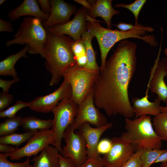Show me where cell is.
<instances>
[{
    "label": "cell",
    "instance_id": "7a4b0ae2",
    "mask_svg": "<svg viewBox=\"0 0 167 167\" xmlns=\"http://www.w3.org/2000/svg\"><path fill=\"white\" fill-rule=\"evenodd\" d=\"M86 26L87 30L96 37L101 52V63L100 71L104 69L107 54L112 47L117 42L124 39L135 38L141 40L151 46L155 47L158 42L153 35L148 34L147 32H152L154 29L149 26L141 24L126 32L112 30L102 27L99 21L87 15Z\"/></svg>",
    "mask_w": 167,
    "mask_h": 167
},
{
    "label": "cell",
    "instance_id": "e0dca14e",
    "mask_svg": "<svg viewBox=\"0 0 167 167\" xmlns=\"http://www.w3.org/2000/svg\"><path fill=\"white\" fill-rule=\"evenodd\" d=\"M39 4L36 0H24L20 5L10 11L7 16L11 21L13 22L21 16H29L39 19L43 23L48 19L49 14L43 12Z\"/></svg>",
    "mask_w": 167,
    "mask_h": 167
},
{
    "label": "cell",
    "instance_id": "484cf974",
    "mask_svg": "<svg viewBox=\"0 0 167 167\" xmlns=\"http://www.w3.org/2000/svg\"><path fill=\"white\" fill-rule=\"evenodd\" d=\"M22 120L19 116L5 119L0 123V135L1 136L14 133L21 126Z\"/></svg>",
    "mask_w": 167,
    "mask_h": 167
},
{
    "label": "cell",
    "instance_id": "7402d4cb",
    "mask_svg": "<svg viewBox=\"0 0 167 167\" xmlns=\"http://www.w3.org/2000/svg\"><path fill=\"white\" fill-rule=\"evenodd\" d=\"M94 37L89 31H87L82 35L81 39L85 45L87 63L84 67L89 70L100 72V67L96 62L95 53L92 47V41Z\"/></svg>",
    "mask_w": 167,
    "mask_h": 167
},
{
    "label": "cell",
    "instance_id": "83f0119b",
    "mask_svg": "<svg viewBox=\"0 0 167 167\" xmlns=\"http://www.w3.org/2000/svg\"><path fill=\"white\" fill-rule=\"evenodd\" d=\"M146 0H135V1L129 4L119 3L114 6L116 7H123L127 9L132 12L134 15L135 19V26L139 25L138 23V16L139 12L146 2Z\"/></svg>",
    "mask_w": 167,
    "mask_h": 167
},
{
    "label": "cell",
    "instance_id": "8992f818",
    "mask_svg": "<svg viewBox=\"0 0 167 167\" xmlns=\"http://www.w3.org/2000/svg\"><path fill=\"white\" fill-rule=\"evenodd\" d=\"M99 73L80 67L77 64L63 73L64 79L71 85V99L78 105L92 90Z\"/></svg>",
    "mask_w": 167,
    "mask_h": 167
},
{
    "label": "cell",
    "instance_id": "d590c367",
    "mask_svg": "<svg viewBox=\"0 0 167 167\" xmlns=\"http://www.w3.org/2000/svg\"><path fill=\"white\" fill-rule=\"evenodd\" d=\"M20 80L19 78L13 79L11 80H5L0 79V87L2 89V92L8 93L9 89L12 85Z\"/></svg>",
    "mask_w": 167,
    "mask_h": 167
},
{
    "label": "cell",
    "instance_id": "44dd1931",
    "mask_svg": "<svg viewBox=\"0 0 167 167\" xmlns=\"http://www.w3.org/2000/svg\"><path fill=\"white\" fill-rule=\"evenodd\" d=\"M29 46L26 44L20 51L15 54H11L0 62V75L12 76L13 79L18 78L15 66L18 60L22 57L27 58Z\"/></svg>",
    "mask_w": 167,
    "mask_h": 167
},
{
    "label": "cell",
    "instance_id": "d6986e66",
    "mask_svg": "<svg viewBox=\"0 0 167 167\" xmlns=\"http://www.w3.org/2000/svg\"><path fill=\"white\" fill-rule=\"evenodd\" d=\"M112 0H97L90 9H88L87 15L92 19L101 17L105 21L107 28L112 29L111 20L113 16L118 15L119 11L114 9L112 5Z\"/></svg>",
    "mask_w": 167,
    "mask_h": 167
},
{
    "label": "cell",
    "instance_id": "4dcf8cb0",
    "mask_svg": "<svg viewBox=\"0 0 167 167\" xmlns=\"http://www.w3.org/2000/svg\"><path fill=\"white\" fill-rule=\"evenodd\" d=\"M143 151L142 150L136 151L122 167H141L142 162L140 156Z\"/></svg>",
    "mask_w": 167,
    "mask_h": 167
},
{
    "label": "cell",
    "instance_id": "bcb514c9",
    "mask_svg": "<svg viewBox=\"0 0 167 167\" xmlns=\"http://www.w3.org/2000/svg\"><path fill=\"white\" fill-rule=\"evenodd\" d=\"M7 0H0V5H1L2 4L5 3Z\"/></svg>",
    "mask_w": 167,
    "mask_h": 167
},
{
    "label": "cell",
    "instance_id": "f1b7e54d",
    "mask_svg": "<svg viewBox=\"0 0 167 167\" xmlns=\"http://www.w3.org/2000/svg\"><path fill=\"white\" fill-rule=\"evenodd\" d=\"M29 102L18 101L13 105L5 110L0 112V118H11L16 116L17 113L21 109L28 107Z\"/></svg>",
    "mask_w": 167,
    "mask_h": 167
},
{
    "label": "cell",
    "instance_id": "e575fe53",
    "mask_svg": "<svg viewBox=\"0 0 167 167\" xmlns=\"http://www.w3.org/2000/svg\"><path fill=\"white\" fill-rule=\"evenodd\" d=\"M13 96L2 92L0 93V112L3 110L13 101Z\"/></svg>",
    "mask_w": 167,
    "mask_h": 167
},
{
    "label": "cell",
    "instance_id": "5b68a950",
    "mask_svg": "<svg viewBox=\"0 0 167 167\" xmlns=\"http://www.w3.org/2000/svg\"><path fill=\"white\" fill-rule=\"evenodd\" d=\"M39 19L32 16L24 18L20 24L14 38L7 41L6 47L13 45L28 44V53L32 54H40L44 58V46L48 32Z\"/></svg>",
    "mask_w": 167,
    "mask_h": 167
},
{
    "label": "cell",
    "instance_id": "9a60e30c",
    "mask_svg": "<svg viewBox=\"0 0 167 167\" xmlns=\"http://www.w3.org/2000/svg\"><path fill=\"white\" fill-rule=\"evenodd\" d=\"M51 10L48 19L43 23L46 29L70 21L71 16L77 11L76 6L62 0H50Z\"/></svg>",
    "mask_w": 167,
    "mask_h": 167
},
{
    "label": "cell",
    "instance_id": "6da1fadb",
    "mask_svg": "<svg viewBox=\"0 0 167 167\" xmlns=\"http://www.w3.org/2000/svg\"><path fill=\"white\" fill-rule=\"evenodd\" d=\"M137 49L135 43L122 41L106 60L94 84L95 105L109 116L120 115L131 118L135 115L128 88L136 69Z\"/></svg>",
    "mask_w": 167,
    "mask_h": 167
},
{
    "label": "cell",
    "instance_id": "ee69618b",
    "mask_svg": "<svg viewBox=\"0 0 167 167\" xmlns=\"http://www.w3.org/2000/svg\"><path fill=\"white\" fill-rule=\"evenodd\" d=\"M166 105L163 107L161 106V112L162 113L167 112V101L166 103Z\"/></svg>",
    "mask_w": 167,
    "mask_h": 167
},
{
    "label": "cell",
    "instance_id": "52a82bcc",
    "mask_svg": "<svg viewBox=\"0 0 167 167\" xmlns=\"http://www.w3.org/2000/svg\"><path fill=\"white\" fill-rule=\"evenodd\" d=\"M78 108V105L72 100L71 97L60 101L52 111L54 118L51 130L55 136V147L58 148L60 154L64 132L69 126L73 125Z\"/></svg>",
    "mask_w": 167,
    "mask_h": 167
},
{
    "label": "cell",
    "instance_id": "f35d334b",
    "mask_svg": "<svg viewBox=\"0 0 167 167\" xmlns=\"http://www.w3.org/2000/svg\"><path fill=\"white\" fill-rule=\"evenodd\" d=\"M38 1L42 11L45 14H49L51 10L50 0H38Z\"/></svg>",
    "mask_w": 167,
    "mask_h": 167
},
{
    "label": "cell",
    "instance_id": "ab89813d",
    "mask_svg": "<svg viewBox=\"0 0 167 167\" xmlns=\"http://www.w3.org/2000/svg\"><path fill=\"white\" fill-rule=\"evenodd\" d=\"M18 148L17 147H14L9 144L0 143V152L1 153L9 155Z\"/></svg>",
    "mask_w": 167,
    "mask_h": 167
},
{
    "label": "cell",
    "instance_id": "d6a6232c",
    "mask_svg": "<svg viewBox=\"0 0 167 167\" xmlns=\"http://www.w3.org/2000/svg\"><path fill=\"white\" fill-rule=\"evenodd\" d=\"M71 47L76 59L82 55L86 54L85 45L82 39L76 41H74Z\"/></svg>",
    "mask_w": 167,
    "mask_h": 167
},
{
    "label": "cell",
    "instance_id": "836d02e7",
    "mask_svg": "<svg viewBox=\"0 0 167 167\" xmlns=\"http://www.w3.org/2000/svg\"><path fill=\"white\" fill-rule=\"evenodd\" d=\"M112 145L111 140L104 138L101 139L98 142L97 147L98 154L104 155L110 150Z\"/></svg>",
    "mask_w": 167,
    "mask_h": 167
},
{
    "label": "cell",
    "instance_id": "60d3db41",
    "mask_svg": "<svg viewBox=\"0 0 167 167\" xmlns=\"http://www.w3.org/2000/svg\"><path fill=\"white\" fill-rule=\"evenodd\" d=\"M120 30L122 32H126L131 30L135 27V25H133L131 24L125 23L122 22H120L117 25H113Z\"/></svg>",
    "mask_w": 167,
    "mask_h": 167
},
{
    "label": "cell",
    "instance_id": "8d00e7d4",
    "mask_svg": "<svg viewBox=\"0 0 167 167\" xmlns=\"http://www.w3.org/2000/svg\"><path fill=\"white\" fill-rule=\"evenodd\" d=\"M13 26V24L10 21L0 19V32H13L15 30Z\"/></svg>",
    "mask_w": 167,
    "mask_h": 167
},
{
    "label": "cell",
    "instance_id": "603a6c76",
    "mask_svg": "<svg viewBox=\"0 0 167 167\" xmlns=\"http://www.w3.org/2000/svg\"><path fill=\"white\" fill-rule=\"evenodd\" d=\"M53 123V120H43L31 116L22 118L21 126L27 131H38L49 129Z\"/></svg>",
    "mask_w": 167,
    "mask_h": 167
},
{
    "label": "cell",
    "instance_id": "9c48e42d",
    "mask_svg": "<svg viewBox=\"0 0 167 167\" xmlns=\"http://www.w3.org/2000/svg\"><path fill=\"white\" fill-rule=\"evenodd\" d=\"M55 136L51 129L39 130L28 139L24 146L9 155L11 160L17 161L24 157L36 156L47 146L51 145L55 147Z\"/></svg>",
    "mask_w": 167,
    "mask_h": 167
},
{
    "label": "cell",
    "instance_id": "ba28073f",
    "mask_svg": "<svg viewBox=\"0 0 167 167\" xmlns=\"http://www.w3.org/2000/svg\"><path fill=\"white\" fill-rule=\"evenodd\" d=\"M63 138L66 144L63 147L61 154L71 159L76 166L84 163L88 158L87 148L80 132H75L73 125L69 126L64 132Z\"/></svg>",
    "mask_w": 167,
    "mask_h": 167
},
{
    "label": "cell",
    "instance_id": "7bdbcfd3",
    "mask_svg": "<svg viewBox=\"0 0 167 167\" xmlns=\"http://www.w3.org/2000/svg\"><path fill=\"white\" fill-rule=\"evenodd\" d=\"M167 161V151L161 155L154 162L153 164L163 162Z\"/></svg>",
    "mask_w": 167,
    "mask_h": 167
},
{
    "label": "cell",
    "instance_id": "2e32d148",
    "mask_svg": "<svg viewBox=\"0 0 167 167\" xmlns=\"http://www.w3.org/2000/svg\"><path fill=\"white\" fill-rule=\"evenodd\" d=\"M113 126L112 122H109L103 126L96 127H92L87 122L81 125L78 130L85 141L88 158L99 155L97 152V147L100 139L105 132Z\"/></svg>",
    "mask_w": 167,
    "mask_h": 167
},
{
    "label": "cell",
    "instance_id": "ac0fdd59",
    "mask_svg": "<svg viewBox=\"0 0 167 167\" xmlns=\"http://www.w3.org/2000/svg\"><path fill=\"white\" fill-rule=\"evenodd\" d=\"M145 96L139 98H132V105L135 114V118L143 115H151L156 116L161 112V101L156 98L154 102H150L148 99V90Z\"/></svg>",
    "mask_w": 167,
    "mask_h": 167
},
{
    "label": "cell",
    "instance_id": "1f68e13d",
    "mask_svg": "<svg viewBox=\"0 0 167 167\" xmlns=\"http://www.w3.org/2000/svg\"><path fill=\"white\" fill-rule=\"evenodd\" d=\"M77 167H104L102 157L100 155L88 158L82 164Z\"/></svg>",
    "mask_w": 167,
    "mask_h": 167
},
{
    "label": "cell",
    "instance_id": "5bb4252c",
    "mask_svg": "<svg viewBox=\"0 0 167 167\" xmlns=\"http://www.w3.org/2000/svg\"><path fill=\"white\" fill-rule=\"evenodd\" d=\"M111 140L110 150L102 157L104 167H122L136 150L132 144L125 142L120 137Z\"/></svg>",
    "mask_w": 167,
    "mask_h": 167
},
{
    "label": "cell",
    "instance_id": "f546056e",
    "mask_svg": "<svg viewBox=\"0 0 167 167\" xmlns=\"http://www.w3.org/2000/svg\"><path fill=\"white\" fill-rule=\"evenodd\" d=\"M9 156L8 154L0 153V167H31L29 157L23 162L15 163L7 160V157Z\"/></svg>",
    "mask_w": 167,
    "mask_h": 167
},
{
    "label": "cell",
    "instance_id": "7c38bea8",
    "mask_svg": "<svg viewBox=\"0 0 167 167\" xmlns=\"http://www.w3.org/2000/svg\"><path fill=\"white\" fill-rule=\"evenodd\" d=\"M88 9L83 6L79 8L74 17L63 24H58L46 29L47 32L58 35H68L76 41L81 39L83 33L87 31L86 16Z\"/></svg>",
    "mask_w": 167,
    "mask_h": 167
},
{
    "label": "cell",
    "instance_id": "cb8c5ba5",
    "mask_svg": "<svg viewBox=\"0 0 167 167\" xmlns=\"http://www.w3.org/2000/svg\"><path fill=\"white\" fill-rule=\"evenodd\" d=\"M38 131H28L22 133L14 132L1 136L0 137V143L12 145L18 148L22 143L27 141Z\"/></svg>",
    "mask_w": 167,
    "mask_h": 167
},
{
    "label": "cell",
    "instance_id": "f6af8a7d",
    "mask_svg": "<svg viewBox=\"0 0 167 167\" xmlns=\"http://www.w3.org/2000/svg\"><path fill=\"white\" fill-rule=\"evenodd\" d=\"M160 167H167V161L162 162Z\"/></svg>",
    "mask_w": 167,
    "mask_h": 167
},
{
    "label": "cell",
    "instance_id": "8fae6325",
    "mask_svg": "<svg viewBox=\"0 0 167 167\" xmlns=\"http://www.w3.org/2000/svg\"><path fill=\"white\" fill-rule=\"evenodd\" d=\"M72 89L70 84L64 79L59 87L53 92L46 95L37 96L29 102L28 108L37 112L46 113L52 111L60 101L71 97Z\"/></svg>",
    "mask_w": 167,
    "mask_h": 167
},
{
    "label": "cell",
    "instance_id": "7dc6e473",
    "mask_svg": "<svg viewBox=\"0 0 167 167\" xmlns=\"http://www.w3.org/2000/svg\"><path fill=\"white\" fill-rule=\"evenodd\" d=\"M164 54L167 57V47L165 49L164 51Z\"/></svg>",
    "mask_w": 167,
    "mask_h": 167
},
{
    "label": "cell",
    "instance_id": "4fadbf2b",
    "mask_svg": "<svg viewBox=\"0 0 167 167\" xmlns=\"http://www.w3.org/2000/svg\"><path fill=\"white\" fill-rule=\"evenodd\" d=\"M162 41L157 58L151 69L148 87L153 93L156 94L157 98L166 103L167 101V86L164 78L167 76V58L160 60Z\"/></svg>",
    "mask_w": 167,
    "mask_h": 167
},
{
    "label": "cell",
    "instance_id": "b9f144b4",
    "mask_svg": "<svg viewBox=\"0 0 167 167\" xmlns=\"http://www.w3.org/2000/svg\"><path fill=\"white\" fill-rule=\"evenodd\" d=\"M74 1L82 5L88 9H91L92 6L95 2L96 0H74Z\"/></svg>",
    "mask_w": 167,
    "mask_h": 167
},
{
    "label": "cell",
    "instance_id": "74e56055",
    "mask_svg": "<svg viewBox=\"0 0 167 167\" xmlns=\"http://www.w3.org/2000/svg\"><path fill=\"white\" fill-rule=\"evenodd\" d=\"M58 156L60 160L59 167H77L71 159L65 157L60 153Z\"/></svg>",
    "mask_w": 167,
    "mask_h": 167
},
{
    "label": "cell",
    "instance_id": "3957f363",
    "mask_svg": "<svg viewBox=\"0 0 167 167\" xmlns=\"http://www.w3.org/2000/svg\"><path fill=\"white\" fill-rule=\"evenodd\" d=\"M47 32L44 49L45 65L51 75L49 85L53 86L59 83L66 70L77 63L71 47L73 40L65 35Z\"/></svg>",
    "mask_w": 167,
    "mask_h": 167
},
{
    "label": "cell",
    "instance_id": "ffe728a7",
    "mask_svg": "<svg viewBox=\"0 0 167 167\" xmlns=\"http://www.w3.org/2000/svg\"><path fill=\"white\" fill-rule=\"evenodd\" d=\"M59 152L56 147L50 145L47 146L39 155L35 156L31 160L34 162L31 167H59Z\"/></svg>",
    "mask_w": 167,
    "mask_h": 167
},
{
    "label": "cell",
    "instance_id": "4316f807",
    "mask_svg": "<svg viewBox=\"0 0 167 167\" xmlns=\"http://www.w3.org/2000/svg\"><path fill=\"white\" fill-rule=\"evenodd\" d=\"M167 149H148L144 150L140 156L141 167H150L157 158Z\"/></svg>",
    "mask_w": 167,
    "mask_h": 167
},
{
    "label": "cell",
    "instance_id": "277c9868",
    "mask_svg": "<svg viewBox=\"0 0 167 167\" xmlns=\"http://www.w3.org/2000/svg\"><path fill=\"white\" fill-rule=\"evenodd\" d=\"M124 122L126 131L119 136L123 141L132 144L136 151L161 149L162 140L155 131L150 116L125 118Z\"/></svg>",
    "mask_w": 167,
    "mask_h": 167
},
{
    "label": "cell",
    "instance_id": "30bf717a",
    "mask_svg": "<svg viewBox=\"0 0 167 167\" xmlns=\"http://www.w3.org/2000/svg\"><path fill=\"white\" fill-rule=\"evenodd\" d=\"M92 90L78 105V112L73 127L78 130L83 123L87 122L96 127L103 126L109 122L106 117L96 107Z\"/></svg>",
    "mask_w": 167,
    "mask_h": 167
},
{
    "label": "cell",
    "instance_id": "d4e9b609",
    "mask_svg": "<svg viewBox=\"0 0 167 167\" xmlns=\"http://www.w3.org/2000/svg\"><path fill=\"white\" fill-rule=\"evenodd\" d=\"M155 131L162 141H167V112H161L153 119Z\"/></svg>",
    "mask_w": 167,
    "mask_h": 167
}]
</instances>
